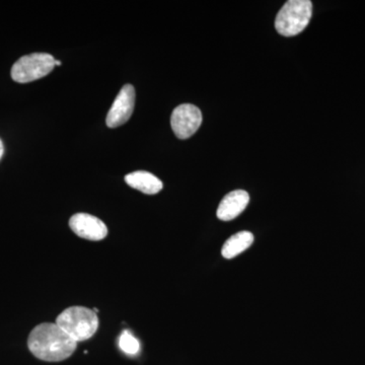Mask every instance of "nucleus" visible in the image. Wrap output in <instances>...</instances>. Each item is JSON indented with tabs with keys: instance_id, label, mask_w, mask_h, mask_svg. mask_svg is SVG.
Listing matches in <instances>:
<instances>
[{
	"instance_id": "obj_1",
	"label": "nucleus",
	"mask_w": 365,
	"mask_h": 365,
	"mask_svg": "<svg viewBox=\"0 0 365 365\" xmlns=\"http://www.w3.org/2000/svg\"><path fill=\"white\" fill-rule=\"evenodd\" d=\"M78 342L56 323H43L33 329L28 347L34 356L47 362L63 361L76 351Z\"/></svg>"
},
{
	"instance_id": "obj_2",
	"label": "nucleus",
	"mask_w": 365,
	"mask_h": 365,
	"mask_svg": "<svg viewBox=\"0 0 365 365\" xmlns=\"http://www.w3.org/2000/svg\"><path fill=\"white\" fill-rule=\"evenodd\" d=\"M56 324L76 342L91 339L98 329V318L93 309L71 307L57 317Z\"/></svg>"
},
{
	"instance_id": "obj_3",
	"label": "nucleus",
	"mask_w": 365,
	"mask_h": 365,
	"mask_svg": "<svg viewBox=\"0 0 365 365\" xmlns=\"http://www.w3.org/2000/svg\"><path fill=\"white\" fill-rule=\"evenodd\" d=\"M313 14L311 0H289L280 9L275 20V28L284 37H294L309 25Z\"/></svg>"
},
{
	"instance_id": "obj_4",
	"label": "nucleus",
	"mask_w": 365,
	"mask_h": 365,
	"mask_svg": "<svg viewBox=\"0 0 365 365\" xmlns=\"http://www.w3.org/2000/svg\"><path fill=\"white\" fill-rule=\"evenodd\" d=\"M55 60L48 53H33L19 59L11 68V78L19 83H28L48 76L54 69Z\"/></svg>"
},
{
	"instance_id": "obj_5",
	"label": "nucleus",
	"mask_w": 365,
	"mask_h": 365,
	"mask_svg": "<svg viewBox=\"0 0 365 365\" xmlns=\"http://www.w3.org/2000/svg\"><path fill=\"white\" fill-rule=\"evenodd\" d=\"M202 123V113L192 104H182L177 107L170 118L173 131L178 138L187 139L198 130Z\"/></svg>"
},
{
	"instance_id": "obj_6",
	"label": "nucleus",
	"mask_w": 365,
	"mask_h": 365,
	"mask_svg": "<svg viewBox=\"0 0 365 365\" xmlns=\"http://www.w3.org/2000/svg\"><path fill=\"white\" fill-rule=\"evenodd\" d=\"M135 105V90L133 86L125 85L118 93L111 109L107 115L106 123L109 128L122 126L130 119Z\"/></svg>"
},
{
	"instance_id": "obj_7",
	"label": "nucleus",
	"mask_w": 365,
	"mask_h": 365,
	"mask_svg": "<svg viewBox=\"0 0 365 365\" xmlns=\"http://www.w3.org/2000/svg\"><path fill=\"white\" fill-rule=\"evenodd\" d=\"M69 227L74 234L88 241H102L108 235L107 225L100 218L88 213L72 215L69 220Z\"/></svg>"
},
{
	"instance_id": "obj_8",
	"label": "nucleus",
	"mask_w": 365,
	"mask_h": 365,
	"mask_svg": "<svg viewBox=\"0 0 365 365\" xmlns=\"http://www.w3.org/2000/svg\"><path fill=\"white\" fill-rule=\"evenodd\" d=\"M250 196L244 190H235L222 199L217 208V217L222 222H230L237 217L246 209Z\"/></svg>"
},
{
	"instance_id": "obj_9",
	"label": "nucleus",
	"mask_w": 365,
	"mask_h": 365,
	"mask_svg": "<svg viewBox=\"0 0 365 365\" xmlns=\"http://www.w3.org/2000/svg\"><path fill=\"white\" fill-rule=\"evenodd\" d=\"M125 182L131 188L138 190L148 195H155L163 188V182L151 173L137 170L125 176Z\"/></svg>"
},
{
	"instance_id": "obj_10",
	"label": "nucleus",
	"mask_w": 365,
	"mask_h": 365,
	"mask_svg": "<svg viewBox=\"0 0 365 365\" xmlns=\"http://www.w3.org/2000/svg\"><path fill=\"white\" fill-rule=\"evenodd\" d=\"M254 242V235L250 232H240L232 235L223 245V258L232 259L246 251Z\"/></svg>"
},
{
	"instance_id": "obj_11",
	"label": "nucleus",
	"mask_w": 365,
	"mask_h": 365,
	"mask_svg": "<svg viewBox=\"0 0 365 365\" xmlns=\"http://www.w3.org/2000/svg\"><path fill=\"white\" fill-rule=\"evenodd\" d=\"M120 349L128 355H136L140 350V343L130 331L125 330L119 338Z\"/></svg>"
},
{
	"instance_id": "obj_12",
	"label": "nucleus",
	"mask_w": 365,
	"mask_h": 365,
	"mask_svg": "<svg viewBox=\"0 0 365 365\" xmlns=\"http://www.w3.org/2000/svg\"><path fill=\"white\" fill-rule=\"evenodd\" d=\"M4 143H2L1 139H0V160H1L2 155H4Z\"/></svg>"
},
{
	"instance_id": "obj_13",
	"label": "nucleus",
	"mask_w": 365,
	"mask_h": 365,
	"mask_svg": "<svg viewBox=\"0 0 365 365\" xmlns=\"http://www.w3.org/2000/svg\"><path fill=\"white\" fill-rule=\"evenodd\" d=\"M61 61H60V60H56V61H55V66H61Z\"/></svg>"
}]
</instances>
